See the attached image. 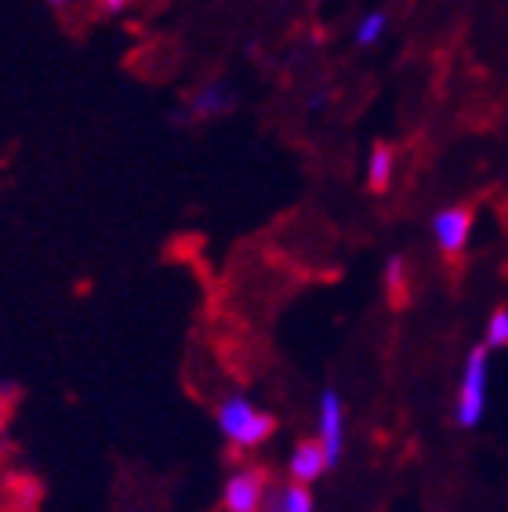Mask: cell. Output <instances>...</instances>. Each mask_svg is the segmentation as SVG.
Here are the masks:
<instances>
[{
    "label": "cell",
    "instance_id": "cell-3",
    "mask_svg": "<svg viewBox=\"0 0 508 512\" xmlns=\"http://www.w3.org/2000/svg\"><path fill=\"white\" fill-rule=\"evenodd\" d=\"M487 407V349H476L465 364V382H461L458 396V425L476 429Z\"/></svg>",
    "mask_w": 508,
    "mask_h": 512
},
{
    "label": "cell",
    "instance_id": "cell-12",
    "mask_svg": "<svg viewBox=\"0 0 508 512\" xmlns=\"http://www.w3.org/2000/svg\"><path fill=\"white\" fill-rule=\"evenodd\" d=\"M287 512H313V498L305 483H287Z\"/></svg>",
    "mask_w": 508,
    "mask_h": 512
},
{
    "label": "cell",
    "instance_id": "cell-9",
    "mask_svg": "<svg viewBox=\"0 0 508 512\" xmlns=\"http://www.w3.org/2000/svg\"><path fill=\"white\" fill-rule=\"evenodd\" d=\"M389 178H392V149L385 142H378L371 157V193H385Z\"/></svg>",
    "mask_w": 508,
    "mask_h": 512
},
{
    "label": "cell",
    "instance_id": "cell-4",
    "mask_svg": "<svg viewBox=\"0 0 508 512\" xmlns=\"http://www.w3.org/2000/svg\"><path fill=\"white\" fill-rule=\"evenodd\" d=\"M320 440L327 447V462L331 469L342 462V444H345V425H342V396L334 389H323L320 396Z\"/></svg>",
    "mask_w": 508,
    "mask_h": 512
},
{
    "label": "cell",
    "instance_id": "cell-2",
    "mask_svg": "<svg viewBox=\"0 0 508 512\" xmlns=\"http://www.w3.org/2000/svg\"><path fill=\"white\" fill-rule=\"evenodd\" d=\"M269 491V469L262 465H244L225 480L222 491V509L225 512H258L262 498Z\"/></svg>",
    "mask_w": 508,
    "mask_h": 512
},
{
    "label": "cell",
    "instance_id": "cell-5",
    "mask_svg": "<svg viewBox=\"0 0 508 512\" xmlns=\"http://www.w3.org/2000/svg\"><path fill=\"white\" fill-rule=\"evenodd\" d=\"M472 215H476V207H472V204L447 207L443 215H436V240H440L443 255H447V258L461 255V247H465V240H469Z\"/></svg>",
    "mask_w": 508,
    "mask_h": 512
},
{
    "label": "cell",
    "instance_id": "cell-11",
    "mask_svg": "<svg viewBox=\"0 0 508 512\" xmlns=\"http://www.w3.org/2000/svg\"><path fill=\"white\" fill-rule=\"evenodd\" d=\"M501 345H508V309H498L487 327V349H501Z\"/></svg>",
    "mask_w": 508,
    "mask_h": 512
},
{
    "label": "cell",
    "instance_id": "cell-7",
    "mask_svg": "<svg viewBox=\"0 0 508 512\" xmlns=\"http://www.w3.org/2000/svg\"><path fill=\"white\" fill-rule=\"evenodd\" d=\"M233 106H236V91L229 88V84H222V80L207 84V88H200L193 99H189L193 117H222V113H229Z\"/></svg>",
    "mask_w": 508,
    "mask_h": 512
},
{
    "label": "cell",
    "instance_id": "cell-13",
    "mask_svg": "<svg viewBox=\"0 0 508 512\" xmlns=\"http://www.w3.org/2000/svg\"><path fill=\"white\" fill-rule=\"evenodd\" d=\"M98 4H102V11H106V15H120L131 0H98Z\"/></svg>",
    "mask_w": 508,
    "mask_h": 512
},
{
    "label": "cell",
    "instance_id": "cell-6",
    "mask_svg": "<svg viewBox=\"0 0 508 512\" xmlns=\"http://www.w3.org/2000/svg\"><path fill=\"white\" fill-rule=\"evenodd\" d=\"M327 469H331V462H327L323 440H302V444L294 447V454H291L294 483H313V480H320Z\"/></svg>",
    "mask_w": 508,
    "mask_h": 512
},
{
    "label": "cell",
    "instance_id": "cell-14",
    "mask_svg": "<svg viewBox=\"0 0 508 512\" xmlns=\"http://www.w3.org/2000/svg\"><path fill=\"white\" fill-rule=\"evenodd\" d=\"M44 4H51V8H66L69 0H44Z\"/></svg>",
    "mask_w": 508,
    "mask_h": 512
},
{
    "label": "cell",
    "instance_id": "cell-8",
    "mask_svg": "<svg viewBox=\"0 0 508 512\" xmlns=\"http://www.w3.org/2000/svg\"><path fill=\"white\" fill-rule=\"evenodd\" d=\"M385 287H389V302L396 309L407 306V269H403V258H389L385 266Z\"/></svg>",
    "mask_w": 508,
    "mask_h": 512
},
{
    "label": "cell",
    "instance_id": "cell-10",
    "mask_svg": "<svg viewBox=\"0 0 508 512\" xmlns=\"http://www.w3.org/2000/svg\"><path fill=\"white\" fill-rule=\"evenodd\" d=\"M385 22H389V19H385V11H371V15L360 22V30H356V44H363V48H367V44H374V40L385 33Z\"/></svg>",
    "mask_w": 508,
    "mask_h": 512
},
{
    "label": "cell",
    "instance_id": "cell-1",
    "mask_svg": "<svg viewBox=\"0 0 508 512\" xmlns=\"http://www.w3.org/2000/svg\"><path fill=\"white\" fill-rule=\"evenodd\" d=\"M218 429L233 447H258L276 433L273 414L258 411L247 396H225L218 404Z\"/></svg>",
    "mask_w": 508,
    "mask_h": 512
}]
</instances>
